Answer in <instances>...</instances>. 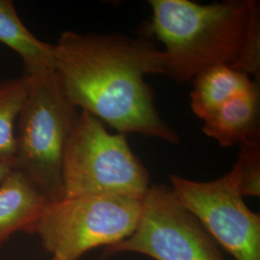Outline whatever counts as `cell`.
I'll list each match as a JSON object with an SVG mask.
<instances>
[{
	"instance_id": "cell-10",
	"label": "cell",
	"mask_w": 260,
	"mask_h": 260,
	"mask_svg": "<svg viewBox=\"0 0 260 260\" xmlns=\"http://www.w3.org/2000/svg\"><path fill=\"white\" fill-rule=\"evenodd\" d=\"M256 85L250 75L230 66L206 69L194 78V88L191 92L192 111L205 121L224 103Z\"/></svg>"
},
{
	"instance_id": "cell-2",
	"label": "cell",
	"mask_w": 260,
	"mask_h": 260,
	"mask_svg": "<svg viewBox=\"0 0 260 260\" xmlns=\"http://www.w3.org/2000/svg\"><path fill=\"white\" fill-rule=\"evenodd\" d=\"M150 31L164 45V75L178 83L194 80L215 66L236 69L253 26L260 22L255 0L199 4L150 0Z\"/></svg>"
},
{
	"instance_id": "cell-7",
	"label": "cell",
	"mask_w": 260,
	"mask_h": 260,
	"mask_svg": "<svg viewBox=\"0 0 260 260\" xmlns=\"http://www.w3.org/2000/svg\"><path fill=\"white\" fill-rule=\"evenodd\" d=\"M171 182L178 202L235 260H260L259 214L245 204L233 171L204 182L172 175Z\"/></svg>"
},
{
	"instance_id": "cell-8",
	"label": "cell",
	"mask_w": 260,
	"mask_h": 260,
	"mask_svg": "<svg viewBox=\"0 0 260 260\" xmlns=\"http://www.w3.org/2000/svg\"><path fill=\"white\" fill-rule=\"evenodd\" d=\"M47 202L27 177L12 170L0 184V247L14 233H34Z\"/></svg>"
},
{
	"instance_id": "cell-14",
	"label": "cell",
	"mask_w": 260,
	"mask_h": 260,
	"mask_svg": "<svg viewBox=\"0 0 260 260\" xmlns=\"http://www.w3.org/2000/svg\"><path fill=\"white\" fill-rule=\"evenodd\" d=\"M11 171H12L11 168L6 166V165H3V164H0V184L2 183V181L6 178V177L9 175Z\"/></svg>"
},
{
	"instance_id": "cell-6",
	"label": "cell",
	"mask_w": 260,
	"mask_h": 260,
	"mask_svg": "<svg viewBox=\"0 0 260 260\" xmlns=\"http://www.w3.org/2000/svg\"><path fill=\"white\" fill-rule=\"evenodd\" d=\"M118 252L155 260H225L211 235L165 184L149 187L133 233L105 248L108 256Z\"/></svg>"
},
{
	"instance_id": "cell-12",
	"label": "cell",
	"mask_w": 260,
	"mask_h": 260,
	"mask_svg": "<svg viewBox=\"0 0 260 260\" xmlns=\"http://www.w3.org/2000/svg\"><path fill=\"white\" fill-rule=\"evenodd\" d=\"M27 78L0 82V164L13 169L16 156L15 125L27 98Z\"/></svg>"
},
{
	"instance_id": "cell-11",
	"label": "cell",
	"mask_w": 260,
	"mask_h": 260,
	"mask_svg": "<svg viewBox=\"0 0 260 260\" xmlns=\"http://www.w3.org/2000/svg\"><path fill=\"white\" fill-rule=\"evenodd\" d=\"M0 43L19 54L24 75L54 70V45L39 40L25 27L11 0H0Z\"/></svg>"
},
{
	"instance_id": "cell-13",
	"label": "cell",
	"mask_w": 260,
	"mask_h": 260,
	"mask_svg": "<svg viewBox=\"0 0 260 260\" xmlns=\"http://www.w3.org/2000/svg\"><path fill=\"white\" fill-rule=\"evenodd\" d=\"M232 171L243 197H259L260 139L240 145V152Z\"/></svg>"
},
{
	"instance_id": "cell-9",
	"label": "cell",
	"mask_w": 260,
	"mask_h": 260,
	"mask_svg": "<svg viewBox=\"0 0 260 260\" xmlns=\"http://www.w3.org/2000/svg\"><path fill=\"white\" fill-rule=\"evenodd\" d=\"M260 93L258 84L224 103L205 120L203 132L223 147L260 139Z\"/></svg>"
},
{
	"instance_id": "cell-4",
	"label": "cell",
	"mask_w": 260,
	"mask_h": 260,
	"mask_svg": "<svg viewBox=\"0 0 260 260\" xmlns=\"http://www.w3.org/2000/svg\"><path fill=\"white\" fill-rule=\"evenodd\" d=\"M63 198L127 197L142 200L149 174L124 134H112L90 113L79 112L66 145Z\"/></svg>"
},
{
	"instance_id": "cell-5",
	"label": "cell",
	"mask_w": 260,
	"mask_h": 260,
	"mask_svg": "<svg viewBox=\"0 0 260 260\" xmlns=\"http://www.w3.org/2000/svg\"><path fill=\"white\" fill-rule=\"evenodd\" d=\"M141 209L142 200L127 197L62 198L47 202L34 233L53 257L78 260L93 248L129 236Z\"/></svg>"
},
{
	"instance_id": "cell-3",
	"label": "cell",
	"mask_w": 260,
	"mask_h": 260,
	"mask_svg": "<svg viewBox=\"0 0 260 260\" xmlns=\"http://www.w3.org/2000/svg\"><path fill=\"white\" fill-rule=\"evenodd\" d=\"M23 75L27 98L18 118L13 169L27 177L48 202L63 198L66 145L79 112L68 99L54 70Z\"/></svg>"
},
{
	"instance_id": "cell-15",
	"label": "cell",
	"mask_w": 260,
	"mask_h": 260,
	"mask_svg": "<svg viewBox=\"0 0 260 260\" xmlns=\"http://www.w3.org/2000/svg\"><path fill=\"white\" fill-rule=\"evenodd\" d=\"M52 260H60V259H58V258H55V257H53V259Z\"/></svg>"
},
{
	"instance_id": "cell-1",
	"label": "cell",
	"mask_w": 260,
	"mask_h": 260,
	"mask_svg": "<svg viewBox=\"0 0 260 260\" xmlns=\"http://www.w3.org/2000/svg\"><path fill=\"white\" fill-rule=\"evenodd\" d=\"M54 72L66 95L80 111L118 133H138L180 144L163 120L148 75H164L163 52L144 38L66 31L54 45Z\"/></svg>"
}]
</instances>
